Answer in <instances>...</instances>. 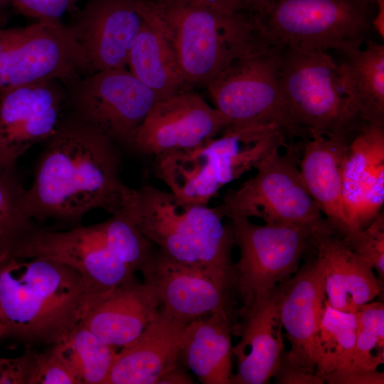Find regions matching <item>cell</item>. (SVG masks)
I'll return each mask as SVG.
<instances>
[{
    "mask_svg": "<svg viewBox=\"0 0 384 384\" xmlns=\"http://www.w3.org/2000/svg\"><path fill=\"white\" fill-rule=\"evenodd\" d=\"M43 143L22 198L29 218L74 228L95 209L127 210L136 189L122 181V149L109 137L68 112Z\"/></svg>",
    "mask_w": 384,
    "mask_h": 384,
    "instance_id": "6da1fadb",
    "label": "cell"
},
{
    "mask_svg": "<svg viewBox=\"0 0 384 384\" xmlns=\"http://www.w3.org/2000/svg\"><path fill=\"white\" fill-rule=\"evenodd\" d=\"M94 305L82 276L46 257L0 256V316L4 338L28 347L65 338Z\"/></svg>",
    "mask_w": 384,
    "mask_h": 384,
    "instance_id": "7a4b0ae2",
    "label": "cell"
},
{
    "mask_svg": "<svg viewBox=\"0 0 384 384\" xmlns=\"http://www.w3.org/2000/svg\"><path fill=\"white\" fill-rule=\"evenodd\" d=\"M137 3L172 46L191 89L207 88L234 59L265 42L250 14H228L192 0Z\"/></svg>",
    "mask_w": 384,
    "mask_h": 384,
    "instance_id": "3957f363",
    "label": "cell"
},
{
    "mask_svg": "<svg viewBox=\"0 0 384 384\" xmlns=\"http://www.w3.org/2000/svg\"><path fill=\"white\" fill-rule=\"evenodd\" d=\"M124 213L166 257L235 275L233 225L224 223L218 206L189 203L171 191L145 184L136 189Z\"/></svg>",
    "mask_w": 384,
    "mask_h": 384,
    "instance_id": "277c9868",
    "label": "cell"
},
{
    "mask_svg": "<svg viewBox=\"0 0 384 384\" xmlns=\"http://www.w3.org/2000/svg\"><path fill=\"white\" fill-rule=\"evenodd\" d=\"M286 139L280 129L260 136L227 129L218 138L154 156L153 171L179 199L207 205L222 187L255 168L274 148L286 145Z\"/></svg>",
    "mask_w": 384,
    "mask_h": 384,
    "instance_id": "5b68a950",
    "label": "cell"
},
{
    "mask_svg": "<svg viewBox=\"0 0 384 384\" xmlns=\"http://www.w3.org/2000/svg\"><path fill=\"white\" fill-rule=\"evenodd\" d=\"M287 112L308 139L311 132L349 144L364 122L343 90L338 64L326 52L279 47Z\"/></svg>",
    "mask_w": 384,
    "mask_h": 384,
    "instance_id": "8992f818",
    "label": "cell"
},
{
    "mask_svg": "<svg viewBox=\"0 0 384 384\" xmlns=\"http://www.w3.org/2000/svg\"><path fill=\"white\" fill-rule=\"evenodd\" d=\"M375 5L374 0H267L253 17L269 44L341 55L368 38Z\"/></svg>",
    "mask_w": 384,
    "mask_h": 384,
    "instance_id": "52a82bcc",
    "label": "cell"
},
{
    "mask_svg": "<svg viewBox=\"0 0 384 384\" xmlns=\"http://www.w3.org/2000/svg\"><path fill=\"white\" fill-rule=\"evenodd\" d=\"M304 142L285 154L277 147L255 166L256 174L238 188L228 190L218 206L225 218H257L265 223H282L336 233L323 217L301 176L299 162Z\"/></svg>",
    "mask_w": 384,
    "mask_h": 384,
    "instance_id": "ba28073f",
    "label": "cell"
},
{
    "mask_svg": "<svg viewBox=\"0 0 384 384\" xmlns=\"http://www.w3.org/2000/svg\"><path fill=\"white\" fill-rule=\"evenodd\" d=\"M11 255L46 257L73 267L82 276L94 304L136 272L127 263L126 230L117 215L66 230L39 227Z\"/></svg>",
    "mask_w": 384,
    "mask_h": 384,
    "instance_id": "9c48e42d",
    "label": "cell"
},
{
    "mask_svg": "<svg viewBox=\"0 0 384 384\" xmlns=\"http://www.w3.org/2000/svg\"><path fill=\"white\" fill-rule=\"evenodd\" d=\"M279 50L261 43L234 59L208 85L215 107L229 121L225 129L277 127L287 139H306L292 122L283 100Z\"/></svg>",
    "mask_w": 384,
    "mask_h": 384,
    "instance_id": "30bf717a",
    "label": "cell"
},
{
    "mask_svg": "<svg viewBox=\"0 0 384 384\" xmlns=\"http://www.w3.org/2000/svg\"><path fill=\"white\" fill-rule=\"evenodd\" d=\"M240 258L235 264V292L242 307L238 314L263 302L299 269L302 257L316 250L324 235L303 227L257 225L250 219H230Z\"/></svg>",
    "mask_w": 384,
    "mask_h": 384,
    "instance_id": "8fae6325",
    "label": "cell"
},
{
    "mask_svg": "<svg viewBox=\"0 0 384 384\" xmlns=\"http://www.w3.org/2000/svg\"><path fill=\"white\" fill-rule=\"evenodd\" d=\"M90 74L69 25L38 21L24 27L0 28V91L53 79L67 86Z\"/></svg>",
    "mask_w": 384,
    "mask_h": 384,
    "instance_id": "7c38bea8",
    "label": "cell"
},
{
    "mask_svg": "<svg viewBox=\"0 0 384 384\" xmlns=\"http://www.w3.org/2000/svg\"><path fill=\"white\" fill-rule=\"evenodd\" d=\"M65 92L69 113L132 152L138 128L159 100L126 68L82 77L65 86Z\"/></svg>",
    "mask_w": 384,
    "mask_h": 384,
    "instance_id": "4fadbf2b",
    "label": "cell"
},
{
    "mask_svg": "<svg viewBox=\"0 0 384 384\" xmlns=\"http://www.w3.org/2000/svg\"><path fill=\"white\" fill-rule=\"evenodd\" d=\"M140 272L161 308L186 322L219 309H235V275L225 271L179 263L154 249Z\"/></svg>",
    "mask_w": 384,
    "mask_h": 384,
    "instance_id": "5bb4252c",
    "label": "cell"
},
{
    "mask_svg": "<svg viewBox=\"0 0 384 384\" xmlns=\"http://www.w3.org/2000/svg\"><path fill=\"white\" fill-rule=\"evenodd\" d=\"M228 119L189 90L159 100L138 128L133 152L153 156L187 149L214 138Z\"/></svg>",
    "mask_w": 384,
    "mask_h": 384,
    "instance_id": "9a60e30c",
    "label": "cell"
},
{
    "mask_svg": "<svg viewBox=\"0 0 384 384\" xmlns=\"http://www.w3.org/2000/svg\"><path fill=\"white\" fill-rule=\"evenodd\" d=\"M65 86L58 80L27 83L0 91V139L6 165L54 132L65 107Z\"/></svg>",
    "mask_w": 384,
    "mask_h": 384,
    "instance_id": "2e32d148",
    "label": "cell"
},
{
    "mask_svg": "<svg viewBox=\"0 0 384 384\" xmlns=\"http://www.w3.org/2000/svg\"><path fill=\"white\" fill-rule=\"evenodd\" d=\"M68 24L91 73L125 69L133 42L144 22L137 0H86Z\"/></svg>",
    "mask_w": 384,
    "mask_h": 384,
    "instance_id": "e0dca14e",
    "label": "cell"
},
{
    "mask_svg": "<svg viewBox=\"0 0 384 384\" xmlns=\"http://www.w3.org/2000/svg\"><path fill=\"white\" fill-rule=\"evenodd\" d=\"M279 287L280 319L290 343L289 358L316 373L319 326L326 299L323 270L316 255Z\"/></svg>",
    "mask_w": 384,
    "mask_h": 384,
    "instance_id": "ac0fdd59",
    "label": "cell"
},
{
    "mask_svg": "<svg viewBox=\"0 0 384 384\" xmlns=\"http://www.w3.org/2000/svg\"><path fill=\"white\" fill-rule=\"evenodd\" d=\"M188 322L159 308L152 321L117 353L105 384H156L177 366Z\"/></svg>",
    "mask_w": 384,
    "mask_h": 384,
    "instance_id": "d6986e66",
    "label": "cell"
},
{
    "mask_svg": "<svg viewBox=\"0 0 384 384\" xmlns=\"http://www.w3.org/2000/svg\"><path fill=\"white\" fill-rule=\"evenodd\" d=\"M279 286L260 304L238 314L242 321L233 334L238 331L241 339L233 347L237 370L231 384L268 383L277 369L284 350Z\"/></svg>",
    "mask_w": 384,
    "mask_h": 384,
    "instance_id": "ffe728a7",
    "label": "cell"
},
{
    "mask_svg": "<svg viewBox=\"0 0 384 384\" xmlns=\"http://www.w3.org/2000/svg\"><path fill=\"white\" fill-rule=\"evenodd\" d=\"M160 306L154 287L133 277L94 304L81 324L106 344L122 348L145 329Z\"/></svg>",
    "mask_w": 384,
    "mask_h": 384,
    "instance_id": "44dd1931",
    "label": "cell"
},
{
    "mask_svg": "<svg viewBox=\"0 0 384 384\" xmlns=\"http://www.w3.org/2000/svg\"><path fill=\"white\" fill-rule=\"evenodd\" d=\"M348 144L316 132L304 141L299 162L303 182L325 218L342 238L350 234L343 196V166Z\"/></svg>",
    "mask_w": 384,
    "mask_h": 384,
    "instance_id": "7402d4cb",
    "label": "cell"
},
{
    "mask_svg": "<svg viewBox=\"0 0 384 384\" xmlns=\"http://www.w3.org/2000/svg\"><path fill=\"white\" fill-rule=\"evenodd\" d=\"M315 255L321 263L326 300L340 311L356 313L383 290V281L336 233L324 235L317 242Z\"/></svg>",
    "mask_w": 384,
    "mask_h": 384,
    "instance_id": "603a6c76",
    "label": "cell"
},
{
    "mask_svg": "<svg viewBox=\"0 0 384 384\" xmlns=\"http://www.w3.org/2000/svg\"><path fill=\"white\" fill-rule=\"evenodd\" d=\"M235 311L219 309L207 319L189 322L183 333L180 358L203 384H231Z\"/></svg>",
    "mask_w": 384,
    "mask_h": 384,
    "instance_id": "cb8c5ba5",
    "label": "cell"
},
{
    "mask_svg": "<svg viewBox=\"0 0 384 384\" xmlns=\"http://www.w3.org/2000/svg\"><path fill=\"white\" fill-rule=\"evenodd\" d=\"M365 43L364 49L339 55L343 90L364 122L384 124V45Z\"/></svg>",
    "mask_w": 384,
    "mask_h": 384,
    "instance_id": "d4e9b609",
    "label": "cell"
},
{
    "mask_svg": "<svg viewBox=\"0 0 384 384\" xmlns=\"http://www.w3.org/2000/svg\"><path fill=\"white\" fill-rule=\"evenodd\" d=\"M127 65L129 71L159 100L192 90L172 46L144 19L131 47Z\"/></svg>",
    "mask_w": 384,
    "mask_h": 384,
    "instance_id": "484cf974",
    "label": "cell"
},
{
    "mask_svg": "<svg viewBox=\"0 0 384 384\" xmlns=\"http://www.w3.org/2000/svg\"><path fill=\"white\" fill-rule=\"evenodd\" d=\"M342 178L349 223L363 196L384 181V124H366L348 144Z\"/></svg>",
    "mask_w": 384,
    "mask_h": 384,
    "instance_id": "4316f807",
    "label": "cell"
},
{
    "mask_svg": "<svg viewBox=\"0 0 384 384\" xmlns=\"http://www.w3.org/2000/svg\"><path fill=\"white\" fill-rule=\"evenodd\" d=\"M52 345L76 384H105L117 353L81 323Z\"/></svg>",
    "mask_w": 384,
    "mask_h": 384,
    "instance_id": "83f0119b",
    "label": "cell"
},
{
    "mask_svg": "<svg viewBox=\"0 0 384 384\" xmlns=\"http://www.w3.org/2000/svg\"><path fill=\"white\" fill-rule=\"evenodd\" d=\"M356 330L355 314L332 307L326 299L318 331L316 368L318 375L324 379L328 375L348 367Z\"/></svg>",
    "mask_w": 384,
    "mask_h": 384,
    "instance_id": "f1b7e54d",
    "label": "cell"
},
{
    "mask_svg": "<svg viewBox=\"0 0 384 384\" xmlns=\"http://www.w3.org/2000/svg\"><path fill=\"white\" fill-rule=\"evenodd\" d=\"M25 190L15 169L0 168V256L13 253L38 228L22 208Z\"/></svg>",
    "mask_w": 384,
    "mask_h": 384,
    "instance_id": "f546056e",
    "label": "cell"
},
{
    "mask_svg": "<svg viewBox=\"0 0 384 384\" xmlns=\"http://www.w3.org/2000/svg\"><path fill=\"white\" fill-rule=\"evenodd\" d=\"M349 247L384 279V214L380 211L364 229L343 238Z\"/></svg>",
    "mask_w": 384,
    "mask_h": 384,
    "instance_id": "4dcf8cb0",
    "label": "cell"
},
{
    "mask_svg": "<svg viewBox=\"0 0 384 384\" xmlns=\"http://www.w3.org/2000/svg\"><path fill=\"white\" fill-rule=\"evenodd\" d=\"M42 351L30 349L31 367L28 384H76L65 363L53 345Z\"/></svg>",
    "mask_w": 384,
    "mask_h": 384,
    "instance_id": "1f68e13d",
    "label": "cell"
},
{
    "mask_svg": "<svg viewBox=\"0 0 384 384\" xmlns=\"http://www.w3.org/2000/svg\"><path fill=\"white\" fill-rule=\"evenodd\" d=\"M384 363V343L375 336L357 328L351 361L338 371L375 370Z\"/></svg>",
    "mask_w": 384,
    "mask_h": 384,
    "instance_id": "d6a6232c",
    "label": "cell"
},
{
    "mask_svg": "<svg viewBox=\"0 0 384 384\" xmlns=\"http://www.w3.org/2000/svg\"><path fill=\"white\" fill-rule=\"evenodd\" d=\"M81 0H11L14 7L20 14L37 18L38 21H61L66 13L73 16L77 12L76 5Z\"/></svg>",
    "mask_w": 384,
    "mask_h": 384,
    "instance_id": "836d02e7",
    "label": "cell"
},
{
    "mask_svg": "<svg viewBox=\"0 0 384 384\" xmlns=\"http://www.w3.org/2000/svg\"><path fill=\"white\" fill-rule=\"evenodd\" d=\"M279 384H323L324 379L316 373H311L292 362L288 351L284 350L277 369L273 375Z\"/></svg>",
    "mask_w": 384,
    "mask_h": 384,
    "instance_id": "e575fe53",
    "label": "cell"
},
{
    "mask_svg": "<svg viewBox=\"0 0 384 384\" xmlns=\"http://www.w3.org/2000/svg\"><path fill=\"white\" fill-rule=\"evenodd\" d=\"M357 328L368 332L384 343V304L369 302L360 305L356 313Z\"/></svg>",
    "mask_w": 384,
    "mask_h": 384,
    "instance_id": "d590c367",
    "label": "cell"
},
{
    "mask_svg": "<svg viewBox=\"0 0 384 384\" xmlns=\"http://www.w3.org/2000/svg\"><path fill=\"white\" fill-rule=\"evenodd\" d=\"M324 381L330 384H383L382 371H336L325 377Z\"/></svg>",
    "mask_w": 384,
    "mask_h": 384,
    "instance_id": "8d00e7d4",
    "label": "cell"
},
{
    "mask_svg": "<svg viewBox=\"0 0 384 384\" xmlns=\"http://www.w3.org/2000/svg\"><path fill=\"white\" fill-rule=\"evenodd\" d=\"M217 10L228 13L253 14L265 5L267 0H192Z\"/></svg>",
    "mask_w": 384,
    "mask_h": 384,
    "instance_id": "74e56055",
    "label": "cell"
},
{
    "mask_svg": "<svg viewBox=\"0 0 384 384\" xmlns=\"http://www.w3.org/2000/svg\"><path fill=\"white\" fill-rule=\"evenodd\" d=\"M193 380L184 370L180 369L176 366L168 373H166L159 381V383L169 384H191Z\"/></svg>",
    "mask_w": 384,
    "mask_h": 384,
    "instance_id": "f35d334b",
    "label": "cell"
},
{
    "mask_svg": "<svg viewBox=\"0 0 384 384\" xmlns=\"http://www.w3.org/2000/svg\"><path fill=\"white\" fill-rule=\"evenodd\" d=\"M376 11L372 21L373 28L379 36L384 38V0H378L375 2Z\"/></svg>",
    "mask_w": 384,
    "mask_h": 384,
    "instance_id": "ab89813d",
    "label": "cell"
},
{
    "mask_svg": "<svg viewBox=\"0 0 384 384\" xmlns=\"http://www.w3.org/2000/svg\"><path fill=\"white\" fill-rule=\"evenodd\" d=\"M0 168L7 169L5 161L4 151L0 139Z\"/></svg>",
    "mask_w": 384,
    "mask_h": 384,
    "instance_id": "60d3db41",
    "label": "cell"
},
{
    "mask_svg": "<svg viewBox=\"0 0 384 384\" xmlns=\"http://www.w3.org/2000/svg\"><path fill=\"white\" fill-rule=\"evenodd\" d=\"M5 328L0 316V338H4Z\"/></svg>",
    "mask_w": 384,
    "mask_h": 384,
    "instance_id": "b9f144b4",
    "label": "cell"
},
{
    "mask_svg": "<svg viewBox=\"0 0 384 384\" xmlns=\"http://www.w3.org/2000/svg\"><path fill=\"white\" fill-rule=\"evenodd\" d=\"M11 3V0H0V10L8 3Z\"/></svg>",
    "mask_w": 384,
    "mask_h": 384,
    "instance_id": "7bdbcfd3",
    "label": "cell"
},
{
    "mask_svg": "<svg viewBox=\"0 0 384 384\" xmlns=\"http://www.w3.org/2000/svg\"><path fill=\"white\" fill-rule=\"evenodd\" d=\"M374 1H375V2H376V1H378V0H374Z\"/></svg>",
    "mask_w": 384,
    "mask_h": 384,
    "instance_id": "ee69618b",
    "label": "cell"
}]
</instances>
